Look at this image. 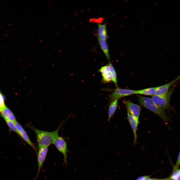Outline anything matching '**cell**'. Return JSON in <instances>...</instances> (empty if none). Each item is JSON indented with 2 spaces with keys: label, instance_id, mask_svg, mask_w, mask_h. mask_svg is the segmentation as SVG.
<instances>
[{
  "label": "cell",
  "instance_id": "obj_1",
  "mask_svg": "<svg viewBox=\"0 0 180 180\" xmlns=\"http://www.w3.org/2000/svg\"><path fill=\"white\" fill-rule=\"evenodd\" d=\"M62 124L55 130L49 132L41 130L31 126L29 128L35 132L36 136L38 147L48 146L53 144L56 138L59 136L58 133Z\"/></svg>",
  "mask_w": 180,
  "mask_h": 180
},
{
  "label": "cell",
  "instance_id": "obj_2",
  "mask_svg": "<svg viewBox=\"0 0 180 180\" xmlns=\"http://www.w3.org/2000/svg\"><path fill=\"white\" fill-rule=\"evenodd\" d=\"M137 96L139 102L141 105L157 114L164 122H168V118L165 109L157 106L152 98L139 95Z\"/></svg>",
  "mask_w": 180,
  "mask_h": 180
},
{
  "label": "cell",
  "instance_id": "obj_3",
  "mask_svg": "<svg viewBox=\"0 0 180 180\" xmlns=\"http://www.w3.org/2000/svg\"><path fill=\"white\" fill-rule=\"evenodd\" d=\"M174 88L170 90L165 95L159 96L155 95L152 96V99L159 107L165 109L170 106V101L171 96L173 93Z\"/></svg>",
  "mask_w": 180,
  "mask_h": 180
},
{
  "label": "cell",
  "instance_id": "obj_4",
  "mask_svg": "<svg viewBox=\"0 0 180 180\" xmlns=\"http://www.w3.org/2000/svg\"><path fill=\"white\" fill-rule=\"evenodd\" d=\"M137 94V90L116 87L114 91L109 96L108 104L114 100L129 95Z\"/></svg>",
  "mask_w": 180,
  "mask_h": 180
},
{
  "label": "cell",
  "instance_id": "obj_5",
  "mask_svg": "<svg viewBox=\"0 0 180 180\" xmlns=\"http://www.w3.org/2000/svg\"><path fill=\"white\" fill-rule=\"evenodd\" d=\"M53 144L58 150L63 154L64 157L63 164L66 166L68 163L67 153L68 151L66 142L62 137L59 136Z\"/></svg>",
  "mask_w": 180,
  "mask_h": 180
},
{
  "label": "cell",
  "instance_id": "obj_6",
  "mask_svg": "<svg viewBox=\"0 0 180 180\" xmlns=\"http://www.w3.org/2000/svg\"><path fill=\"white\" fill-rule=\"evenodd\" d=\"M48 148V146H42L39 147L37 154L38 165V170L34 180L36 179L38 177L46 157Z\"/></svg>",
  "mask_w": 180,
  "mask_h": 180
},
{
  "label": "cell",
  "instance_id": "obj_7",
  "mask_svg": "<svg viewBox=\"0 0 180 180\" xmlns=\"http://www.w3.org/2000/svg\"><path fill=\"white\" fill-rule=\"evenodd\" d=\"M123 102L126 106L127 111L138 120L141 111L140 107L129 100H124Z\"/></svg>",
  "mask_w": 180,
  "mask_h": 180
},
{
  "label": "cell",
  "instance_id": "obj_8",
  "mask_svg": "<svg viewBox=\"0 0 180 180\" xmlns=\"http://www.w3.org/2000/svg\"><path fill=\"white\" fill-rule=\"evenodd\" d=\"M18 132V134L34 150L37 154V148L34 144L31 141L27 134L21 125L17 122H14Z\"/></svg>",
  "mask_w": 180,
  "mask_h": 180
},
{
  "label": "cell",
  "instance_id": "obj_9",
  "mask_svg": "<svg viewBox=\"0 0 180 180\" xmlns=\"http://www.w3.org/2000/svg\"><path fill=\"white\" fill-rule=\"evenodd\" d=\"M180 80V76H178L170 82L165 84L157 86L155 95L161 96L166 94L174 84Z\"/></svg>",
  "mask_w": 180,
  "mask_h": 180
},
{
  "label": "cell",
  "instance_id": "obj_10",
  "mask_svg": "<svg viewBox=\"0 0 180 180\" xmlns=\"http://www.w3.org/2000/svg\"><path fill=\"white\" fill-rule=\"evenodd\" d=\"M127 118L132 130L134 137V144L136 142L137 136L136 130L138 124V120L131 115L127 111Z\"/></svg>",
  "mask_w": 180,
  "mask_h": 180
},
{
  "label": "cell",
  "instance_id": "obj_11",
  "mask_svg": "<svg viewBox=\"0 0 180 180\" xmlns=\"http://www.w3.org/2000/svg\"><path fill=\"white\" fill-rule=\"evenodd\" d=\"M97 24L98 28L96 34V36L102 40H106L108 36L106 24L98 23Z\"/></svg>",
  "mask_w": 180,
  "mask_h": 180
},
{
  "label": "cell",
  "instance_id": "obj_12",
  "mask_svg": "<svg viewBox=\"0 0 180 180\" xmlns=\"http://www.w3.org/2000/svg\"><path fill=\"white\" fill-rule=\"evenodd\" d=\"M1 114L4 120L11 121L14 123L16 122L15 116L12 111L6 106L0 111Z\"/></svg>",
  "mask_w": 180,
  "mask_h": 180
},
{
  "label": "cell",
  "instance_id": "obj_13",
  "mask_svg": "<svg viewBox=\"0 0 180 180\" xmlns=\"http://www.w3.org/2000/svg\"><path fill=\"white\" fill-rule=\"evenodd\" d=\"M98 42L100 48L104 53L107 59L110 60L109 50L106 40H102L97 36Z\"/></svg>",
  "mask_w": 180,
  "mask_h": 180
},
{
  "label": "cell",
  "instance_id": "obj_14",
  "mask_svg": "<svg viewBox=\"0 0 180 180\" xmlns=\"http://www.w3.org/2000/svg\"><path fill=\"white\" fill-rule=\"evenodd\" d=\"M118 100L113 101L110 103L108 110V118L107 120L109 122L116 111L118 106Z\"/></svg>",
  "mask_w": 180,
  "mask_h": 180
},
{
  "label": "cell",
  "instance_id": "obj_15",
  "mask_svg": "<svg viewBox=\"0 0 180 180\" xmlns=\"http://www.w3.org/2000/svg\"><path fill=\"white\" fill-rule=\"evenodd\" d=\"M157 87L146 88L137 90V94L154 96L156 94Z\"/></svg>",
  "mask_w": 180,
  "mask_h": 180
},
{
  "label": "cell",
  "instance_id": "obj_16",
  "mask_svg": "<svg viewBox=\"0 0 180 180\" xmlns=\"http://www.w3.org/2000/svg\"><path fill=\"white\" fill-rule=\"evenodd\" d=\"M108 64L109 66L110 72L112 77V81L114 83L116 87H117V78L116 72L111 62H110Z\"/></svg>",
  "mask_w": 180,
  "mask_h": 180
},
{
  "label": "cell",
  "instance_id": "obj_17",
  "mask_svg": "<svg viewBox=\"0 0 180 180\" xmlns=\"http://www.w3.org/2000/svg\"><path fill=\"white\" fill-rule=\"evenodd\" d=\"M169 178L170 180H180V169L173 170L172 174Z\"/></svg>",
  "mask_w": 180,
  "mask_h": 180
},
{
  "label": "cell",
  "instance_id": "obj_18",
  "mask_svg": "<svg viewBox=\"0 0 180 180\" xmlns=\"http://www.w3.org/2000/svg\"><path fill=\"white\" fill-rule=\"evenodd\" d=\"M102 76V82L104 83H108L112 81V77L110 72Z\"/></svg>",
  "mask_w": 180,
  "mask_h": 180
},
{
  "label": "cell",
  "instance_id": "obj_19",
  "mask_svg": "<svg viewBox=\"0 0 180 180\" xmlns=\"http://www.w3.org/2000/svg\"><path fill=\"white\" fill-rule=\"evenodd\" d=\"M5 120L10 129L18 134V132L14 123L10 120Z\"/></svg>",
  "mask_w": 180,
  "mask_h": 180
},
{
  "label": "cell",
  "instance_id": "obj_20",
  "mask_svg": "<svg viewBox=\"0 0 180 180\" xmlns=\"http://www.w3.org/2000/svg\"><path fill=\"white\" fill-rule=\"evenodd\" d=\"M102 75H103L110 72L108 64L102 67L99 70Z\"/></svg>",
  "mask_w": 180,
  "mask_h": 180
},
{
  "label": "cell",
  "instance_id": "obj_21",
  "mask_svg": "<svg viewBox=\"0 0 180 180\" xmlns=\"http://www.w3.org/2000/svg\"><path fill=\"white\" fill-rule=\"evenodd\" d=\"M4 100V96L0 90V111L5 106Z\"/></svg>",
  "mask_w": 180,
  "mask_h": 180
},
{
  "label": "cell",
  "instance_id": "obj_22",
  "mask_svg": "<svg viewBox=\"0 0 180 180\" xmlns=\"http://www.w3.org/2000/svg\"><path fill=\"white\" fill-rule=\"evenodd\" d=\"M180 165V151L179 153L176 162L174 166L173 170L178 169V168Z\"/></svg>",
  "mask_w": 180,
  "mask_h": 180
},
{
  "label": "cell",
  "instance_id": "obj_23",
  "mask_svg": "<svg viewBox=\"0 0 180 180\" xmlns=\"http://www.w3.org/2000/svg\"><path fill=\"white\" fill-rule=\"evenodd\" d=\"M152 178L148 176H142L137 178L136 180H152Z\"/></svg>",
  "mask_w": 180,
  "mask_h": 180
},
{
  "label": "cell",
  "instance_id": "obj_24",
  "mask_svg": "<svg viewBox=\"0 0 180 180\" xmlns=\"http://www.w3.org/2000/svg\"><path fill=\"white\" fill-rule=\"evenodd\" d=\"M152 180H170L169 177L163 179L153 178Z\"/></svg>",
  "mask_w": 180,
  "mask_h": 180
}]
</instances>
